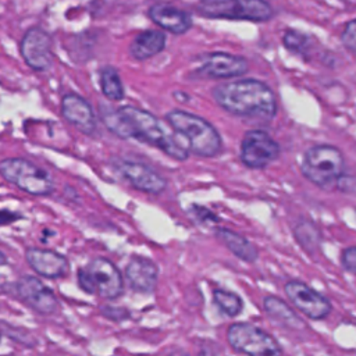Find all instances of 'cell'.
Listing matches in <instances>:
<instances>
[{"mask_svg":"<svg viewBox=\"0 0 356 356\" xmlns=\"http://www.w3.org/2000/svg\"><path fill=\"white\" fill-rule=\"evenodd\" d=\"M102 117L107 128L122 139H140L178 161L189 157V147L181 140L184 138L146 110L134 106L118 110L106 107L102 110Z\"/></svg>","mask_w":356,"mask_h":356,"instance_id":"cell-1","label":"cell"},{"mask_svg":"<svg viewBox=\"0 0 356 356\" xmlns=\"http://www.w3.org/2000/svg\"><path fill=\"white\" fill-rule=\"evenodd\" d=\"M217 104L238 117L270 121L277 113L273 90L257 79H239L217 85L213 90Z\"/></svg>","mask_w":356,"mask_h":356,"instance_id":"cell-2","label":"cell"},{"mask_svg":"<svg viewBox=\"0 0 356 356\" xmlns=\"http://www.w3.org/2000/svg\"><path fill=\"white\" fill-rule=\"evenodd\" d=\"M165 118L171 128L184 138L189 152L200 157H214L220 153V134L204 118L182 110L168 111Z\"/></svg>","mask_w":356,"mask_h":356,"instance_id":"cell-3","label":"cell"},{"mask_svg":"<svg viewBox=\"0 0 356 356\" xmlns=\"http://www.w3.org/2000/svg\"><path fill=\"white\" fill-rule=\"evenodd\" d=\"M300 170L314 185L324 189L334 188L343 172L342 153L331 145L312 146L303 156Z\"/></svg>","mask_w":356,"mask_h":356,"instance_id":"cell-4","label":"cell"},{"mask_svg":"<svg viewBox=\"0 0 356 356\" xmlns=\"http://www.w3.org/2000/svg\"><path fill=\"white\" fill-rule=\"evenodd\" d=\"M78 284L86 293H96L104 299H115L124 289L120 270L104 257H95L85 267L79 268Z\"/></svg>","mask_w":356,"mask_h":356,"instance_id":"cell-5","label":"cell"},{"mask_svg":"<svg viewBox=\"0 0 356 356\" xmlns=\"http://www.w3.org/2000/svg\"><path fill=\"white\" fill-rule=\"evenodd\" d=\"M0 175L7 182L33 196H46L54 189L51 177L43 168L26 159L10 157L1 160Z\"/></svg>","mask_w":356,"mask_h":356,"instance_id":"cell-6","label":"cell"},{"mask_svg":"<svg viewBox=\"0 0 356 356\" xmlns=\"http://www.w3.org/2000/svg\"><path fill=\"white\" fill-rule=\"evenodd\" d=\"M229 346L245 356H284L278 341L250 323H234L227 330Z\"/></svg>","mask_w":356,"mask_h":356,"instance_id":"cell-7","label":"cell"},{"mask_svg":"<svg viewBox=\"0 0 356 356\" xmlns=\"http://www.w3.org/2000/svg\"><path fill=\"white\" fill-rule=\"evenodd\" d=\"M197 10L209 18L243 19L263 22L273 17L274 11L266 0H200Z\"/></svg>","mask_w":356,"mask_h":356,"instance_id":"cell-8","label":"cell"},{"mask_svg":"<svg viewBox=\"0 0 356 356\" xmlns=\"http://www.w3.org/2000/svg\"><path fill=\"white\" fill-rule=\"evenodd\" d=\"M280 154V146L261 129H250L241 142V160L253 170L263 168L274 161Z\"/></svg>","mask_w":356,"mask_h":356,"instance_id":"cell-9","label":"cell"},{"mask_svg":"<svg viewBox=\"0 0 356 356\" xmlns=\"http://www.w3.org/2000/svg\"><path fill=\"white\" fill-rule=\"evenodd\" d=\"M284 291L288 299L306 317L312 320H323L332 310L330 300L324 295L318 293L316 289H313L312 286H309L302 281H298V280L288 281L284 286Z\"/></svg>","mask_w":356,"mask_h":356,"instance_id":"cell-10","label":"cell"},{"mask_svg":"<svg viewBox=\"0 0 356 356\" xmlns=\"http://www.w3.org/2000/svg\"><path fill=\"white\" fill-rule=\"evenodd\" d=\"M21 56L25 63L35 71H46L53 61L51 39L50 35L39 28L33 26L28 29L19 44Z\"/></svg>","mask_w":356,"mask_h":356,"instance_id":"cell-11","label":"cell"},{"mask_svg":"<svg viewBox=\"0 0 356 356\" xmlns=\"http://www.w3.org/2000/svg\"><path fill=\"white\" fill-rule=\"evenodd\" d=\"M114 167L134 188L140 192L160 195L167 188L165 178L140 161L117 160Z\"/></svg>","mask_w":356,"mask_h":356,"instance_id":"cell-12","label":"cell"},{"mask_svg":"<svg viewBox=\"0 0 356 356\" xmlns=\"http://www.w3.org/2000/svg\"><path fill=\"white\" fill-rule=\"evenodd\" d=\"M15 291L17 296L38 313L50 314L54 313L58 307V302L54 293L36 277H21L15 284Z\"/></svg>","mask_w":356,"mask_h":356,"instance_id":"cell-13","label":"cell"},{"mask_svg":"<svg viewBox=\"0 0 356 356\" xmlns=\"http://www.w3.org/2000/svg\"><path fill=\"white\" fill-rule=\"evenodd\" d=\"M248 71V61L243 57L229 53L216 51L200 57V67L197 75L203 78H232L239 76Z\"/></svg>","mask_w":356,"mask_h":356,"instance_id":"cell-14","label":"cell"},{"mask_svg":"<svg viewBox=\"0 0 356 356\" xmlns=\"http://www.w3.org/2000/svg\"><path fill=\"white\" fill-rule=\"evenodd\" d=\"M63 117L85 135H93L96 131V120L90 104L75 93H68L61 100Z\"/></svg>","mask_w":356,"mask_h":356,"instance_id":"cell-15","label":"cell"},{"mask_svg":"<svg viewBox=\"0 0 356 356\" xmlns=\"http://www.w3.org/2000/svg\"><path fill=\"white\" fill-rule=\"evenodd\" d=\"M28 264L42 277L60 278L68 273V260L58 252L40 248H28L25 252Z\"/></svg>","mask_w":356,"mask_h":356,"instance_id":"cell-16","label":"cell"},{"mask_svg":"<svg viewBox=\"0 0 356 356\" xmlns=\"http://www.w3.org/2000/svg\"><path fill=\"white\" fill-rule=\"evenodd\" d=\"M125 275L134 291L140 293H150L157 285L159 270L150 259L143 256H134L127 264Z\"/></svg>","mask_w":356,"mask_h":356,"instance_id":"cell-17","label":"cell"},{"mask_svg":"<svg viewBox=\"0 0 356 356\" xmlns=\"http://www.w3.org/2000/svg\"><path fill=\"white\" fill-rule=\"evenodd\" d=\"M149 17L156 25L175 35H182L192 26V18L186 11L167 3L152 6L149 8Z\"/></svg>","mask_w":356,"mask_h":356,"instance_id":"cell-18","label":"cell"},{"mask_svg":"<svg viewBox=\"0 0 356 356\" xmlns=\"http://www.w3.org/2000/svg\"><path fill=\"white\" fill-rule=\"evenodd\" d=\"M165 46V36L161 31H145L129 44V54L138 61L147 60L159 54Z\"/></svg>","mask_w":356,"mask_h":356,"instance_id":"cell-19","label":"cell"},{"mask_svg":"<svg viewBox=\"0 0 356 356\" xmlns=\"http://www.w3.org/2000/svg\"><path fill=\"white\" fill-rule=\"evenodd\" d=\"M216 236L238 259H241L246 263H254L257 260V257H259L257 248L250 241H248L245 236H242L241 234L234 232L228 228H217Z\"/></svg>","mask_w":356,"mask_h":356,"instance_id":"cell-20","label":"cell"},{"mask_svg":"<svg viewBox=\"0 0 356 356\" xmlns=\"http://www.w3.org/2000/svg\"><path fill=\"white\" fill-rule=\"evenodd\" d=\"M263 306L267 316L277 324L289 330H300L303 327V321L282 299L277 296H266L263 300Z\"/></svg>","mask_w":356,"mask_h":356,"instance_id":"cell-21","label":"cell"},{"mask_svg":"<svg viewBox=\"0 0 356 356\" xmlns=\"http://www.w3.org/2000/svg\"><path fill=\"white\" fill-rule=\"evenodd\" d=\"M100 86L104 96L110 100H121L124 97V86L118 71L113 67H106L100 74Z\"/></svg>","mask_w":356,"mask_h":356,"instance_id":"cell-22","label":"cell"},{"mask_svg":"<svg viewBox=\"0 0 356 356\" xmlns=\"http://www.w3.org/2000/svg\"><path fill=\"white\" fill-rule=\"evenodd\" d=\"M213 300L217 307L227 314L228 317L238 316L243 309V302L239 295L225 289H214L213 291Z\"/></svg>","mask_w":356,"mask_h":356,"instance_id":"cell-23","label":"cell"},{"mask_svg":"<svg viewBox=\"0 0 356 356\" xmlns=\"http://www.w3.org/2000/svg\"><path fill=\"white\" fill-rule=\"evenodd\" d=\"M282 40L288 50L299 53V54H305L307 44H309V38L298 31H293V29H288L285 32Z\"/></svg>","mask_w":356,"mask_h":356,"instance_id":"cell-24","label":"cell"},{"mask_svg":"<svg viewBox=\"0 0 356 356\" xmlns=\"http://www.w3.org/2000/svg\"><path fill=\"white\" fill-rule=\"evenodd\" d=\"M314 232H317V229L312 224H302V225L299 224V227L295 231V236L303 248L317 246L320 236L318 235L310 236V234H314Z\"/></svg>","mask_w":356,"mask_h":356,"instance_id":"cell-25","label":"cell"},{"mask_svg":"<svg viewBox=\"0 0 356 356\" xmlns=\"http://www.w3.org/2000/svg\"><path fill=\"white\" fill-rule=\"evenodd\" d=\"M342 44L352 53H356V19L349 21L341 35Z\"/></svg>","mask_w":356,"mask_h":356,"instance_id":"cell-26","label":"cell"},{"mask_svg":"<svg viewBox=\"0 0 356 356\" xmlns=\"http://www.w3.org/2000/svg\"><path fill=\"white\" fill-rule=\"evenodd\" d=\"M341 264L346 271L356 274V246H349L342 250Z\"/></svg>","mask_w":356,"mask_h":356,"instance_id":"cell-27","label":"cell"},{"mask_svg":"<svg viewBox=\"0 0 356 356\" xmlns=\"http://www.w3.org/2000/svg\"><path fill=\"white\" fill-rule=\"evenodd\" d=\"M6 263H7V257H6V254L3 252H0V266H3Z\"/></svg>","mask_w":356,"mask_h":356,"instance_id":"cell-28","label":"cell"}]
</instances>
